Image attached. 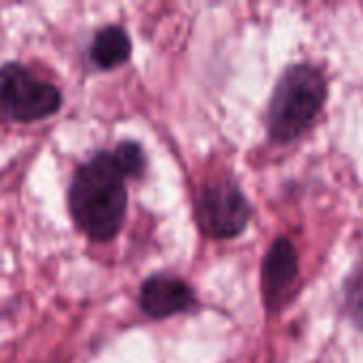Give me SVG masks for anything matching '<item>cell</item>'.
<instances>
[{
    "label": "cell",
    "instance_id": "1",
    "mask_svg": "<svg viewBox=\"0 0 363 363\" xmlns=\"http://www.w3.org/2000/svg\"><path fill=\"white\" fill-rule=\"evenodd\" d=\"M128 174L113 151H98L77 168L68 187V208L79 232L94 242H111L128 213Z\"/></svg>",
    "mask_w": 363,
    "mask_h": 363
},
{
    "label": "cell",
    "instance_id": "2",
    "mask_svg": "<svg viewBox=\"0 0 363 363\" xmlns=\"http://www.w3.org/2000/svg\"><path fill=\"white\" fill-rule=\"evenodd\" d=\"M328 98V81L323 72L308 64L289 66L279 79L270 108L268 130L279 143L302 136L323 108Z\"/></svg>",
    "mask_w": 363,
    "mask_h": 363
},
{
    "label": "cell",
    "instance_id": "3",
    "mask_svg": "<svg viewBox=\"0 0 363 363\" xmlns=\"http://www.w3.org/2000/svg\"><path fill=\"white\" fill-rule=\"evenodd\" d=\"M62 108V91L38 79L19 62L0 66V119L34 123L53 117Z\"/></svg>",
    "mask_w": 363,
    "mask_h": 363
},
{
    "label": "cell",
    "instance_id": "4",
    "mask_svg": "<svg viewBox=\"0 0 363 363\" xmlns=\"http://www.w3.org/2000/svg\"><path fill=\"white\" fill-rule=\"evenodd\" d=\"M196 217L211 238H234L249 223L251 206L242 191L228 181L208 183L196 200Z\"/></svg>",
    "mask_w": 363,
    "mask_h": 363
},
{
    "label": "cell",
    "instance_id": "5",
    "mask_svg": "<svg viewBox=\"0 0 363 363\" xmlns=\"http://www.w3.org/2000/svg\"><path fill=\"white\" fill-rule=\"evenodd\" d=\"M138 306L149 319L164 321L174 315L191 311L196 306V296L191 287L179 277L153 274L140 285Z\"/></svg>",
    "mask_w": 363,
    "mask_h": 363
},
{
    "label": "cell",
    "instance_id": "6",
    "mask_svg": "<svg viewBox=\"0 0 363 363\" xmlns=\"http://www.w3.org/2000/svg\"><path fill=\"white\" fill-rule=\"evenodd\" d=\"M300 262L296 247L287 238H279L262 266V294L266 300V306L270 311H277L283 306L285 296L289 294L294 281L298 279Z\"/></svg>",
    "mask_w": 363,
    "mask_h": 363
},
{
    "label": "cell",
    "instance_id": "7",
    "mask_svg": "<svg viewBox=\"0 0 363 363\" xmlns=\"http://www.w3.org/2000/svg\"><path fill=\"white\" fill-rule=\"evenodd\" d=\"M132 57V40L121 26H104L96 32L89 60L100 70H115Z\"/></svg>",
    "mask_w": 363,
    "mask_h": 363
},
{
    "label": "cell",
    "instance_id": "8",
    "mask_svg": "<svg viewBox=\"0 0 363 363\" xmlns=\"http://www.w3.org/2000/svg\"><path fill=\"white\" fill-rule=\"evenodd\" d=\"M119 166L123 168V172L128 174V179H140L145 174L147 168V157L145 151L140 147V143L136 140H123L113 149Z\"/></svg>",
    "mask_w": 363,
    "mask_h": 363
}]
</instances>
